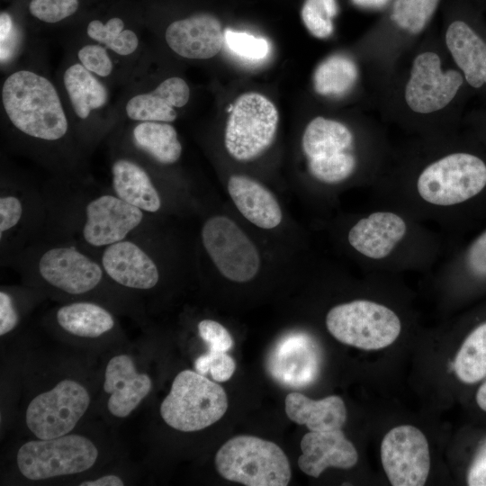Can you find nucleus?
I'll use <instances>...</instances> for the list:
<instances>
[{
  "instance_id": "nucleus-1",
  "label": "nucleus",
  "mask_w": 486,
  "mask_h": 486,
  "mask_svg": "<svg viewBox=\"0 0 486 486\" xmlns=\"http://www.w3.org/2000/svg\"><path fill=\"white\" fill-rule=\"evenodd\" d=\"M372 204L401 211L459 241L486 223V146L472 136L382 173L372 186Z\"/></svg>"
},
{
  "instance_id": "nucleus-2",
  "label": "nucleus",
  "mask_w": 486,
  "mask_h": 486,
  "mask_svg": "<svg viewBox=\"0 0 486 486\" xmlns=\"http://www.w3.org/2000/svg\"><path fill=\"white\" fill-rule=\"evenodd\" d=\"M1 135L10 151L38 164L50 176L91 178L85 153L47 66H22L3 75Z\"/></svg>"
},
{
  "instance_id": "nucleus-3",
  "label": "nucleus",
  "mask_w": 486,
  "mask_h": 486,
  "mask_svg": "<svg viewBox=\"0 0 486 486\" xmlns=\"http://www.w3.org/2000/svg\"><path fill=\"white\" fill-rule=\"evenodd\" d=\"M44 187L48 224L43 238L71 240L98 256L106 247L150 228L151 215L126 202L111 188L97 187L92 177L50 176Z\"/></svg>"
},
{
  "instance_id": "nucleus-4",
  "label": "nucleus",
  "mask_w": 486,
  "mask_h": 486,
  "mask_svg": "<svg viewBox=\"0 0 486 486\" xmlns=\"http://www.w3.org/2000/svg\"><path fill=\"white\" fill-rule=\"evenodd\" d=\"M345 238L360 264L378 274L430 270L451 244L434 227L397 209L374 204L351 220Z\"/></svg>"
},
{
  "instance_id": "nucleus-5",
  "label": "nucleus",
  "mask_w": 486,
  "mask_h": 486,
  "mask_svg": "<svg viewBox=\"0 0 486 486\" xmlns=\"http://www.w3.org/2000/svg\"><path fill=\"white\" fill-rule=\"evenodd\" d=\"M6 266L15 267L32 281L71 296L87 295L112 282L96 255L67 239L40 238Z\"/></svg>"
},
{
  "instance_id": "nucleus-6",
  "label": "nucleus",
  "mask_w": 486,
  "mask_h": 486,
  "mask_svg": "<svg viewBox=\"0 0 486 486\" xmlns=\"http://www.w3.org/2000/svg\"><path fill=\"white\" fill-rule=\"evenodd\" d=\"M53 77L78 142L90 158L118 123L112 88L66 52Z\"/></svg>"
},
{
  "instance_id": "nucleus-7",
  "label": "nucleus",
  "mask_w": 486,
  "mask_h": 486,
  "mask_svg": "<svg viewBox=\"0 0 486 486\" xmlns=\"http://www.w3.org/2000/svg\"><path fill=\"white\" fill-rule=\"evenodd\" d=\"M48 224L44 185L1 163L0 257L4 266L29 245L40 239Z\"/></svg>"
},
{
  "instance_id": "nucleus-8",
  "label": "nucleus",
  "mask_w": 486,
  "mask_h": 486,
  "mask_svg": "<svg viewBox=\"0 0 486 486\" xmlns=\"http://www.w3.org/2000/svg\"><path fill=\"white\" fill-rule=\"evenodd\" d=\"M146 30L140 0H104L64 32L103 45L136 75L151 55L144 40Z\"/></svg>"
},
{
  "instance_id": "nucleus-9",
  "label": "nucleus",
  "mask_w": 486,
  "mask_h": 486,
  "mask_svg": "<svg viewBox=\"0 0 486 486\" xmlns=\"http://www.w3.org/2000/svg\"><path fill=\"white\" fill-rule=\"evenodd\" d=\"M147 64L122 88L115 99L118 123L126 122H173L191 98V88L177 75L158 78ZM117 123V124H118ZM117 126V125H116Z\"/></svg>"
},
{
  "instance_id": "nucleus-10",
  "label": "nucleus",
  "mask_w": 486,
  "mask_h": 486,
  "mask_svg": "<svg viewBox=\"0 0 486 486\" xmlns=\"http://www.w3.org/2000/svg\"><path fill=\"white\" fill-rule=\"evenodd\" d=\"M328 331L339 342L363 350L384 348L400 335L402 320L388 304L370 298L338 303L325 318Z\"/></svg>"
},
{
  "instance_id": "nucleus-11",
  "label": "nucleus",
  "mask_w": 486,
  "mask_h": 486,
  "mask_svg": "<svg viewBox=\"0 0 486 486\" xmlns=\"http://www.w3.org/2000/svg\"><path fill=\"white\" fill-rule=\"evenodd\" d=\"M220 475L247 486H286L291 466L283 449L274 442L241 435L223 444L215 455Z\"/></svg>"
},
{
  "instance_id": "nucleus-12",
  "label": "nucleus",
  "mask_w": 486,
  "mask_h": 486,
  "mask_svg": "<svg viewBox=\"0 0 486 486\" xmlns=\"http://www.w3.org/2000/svg\"><path fill=\"white\" fill-rule=\"evenodd\" d=\"M228 409L224 389L192 370L178 373L160 405L163 420L183 432L202 430L220 420Z\"/></svg>"
},
{
  "instance_id": "nucleus-13",
  "label": "nucleus",
  "mask_w": 486,
  "mask_h": 486,
  "mask_svg": "<svg viewBox=\"0 0 486 486\" xmlns=\"http://www.w3.org/2000/svg\"><path fill=\"white\" fill-rule=\"evenodd\" d=\"M98 456L94 443L86 436L71 434L32 440L23 444L16 455L20 472L32 481L83 472Z\"/></svg>"
},
{
  "instance_id": "nucleus-14",
  "label": "nucleus",
  "mask_w": 486,
  "mask_h": 486,
  "mask_svg": "<svg viewBox=\"0 0 486 486\" xmlns=\"http://www.w3.org/2000/svg\"><path fill=\"white\" fill-rule=\"evenodd\" d=\"M278 122V111L266 96L256 92L239 95L226 124L227 151L240 161L258 157L272 144Z\"/></svg>"
},
{
  "instance_id": "nucleus-15",
  "label": "nucleus",
  "mask_w": 486,
  "mask_h": 486,
  "mask_svg": "<svg viewBox=\"0 0 486 486\" xmlns=\"http://www.w3.org/2000/svg\"><path fill=\"white\" fill-rule=\"evenodd\" d=\"M201 238L206 253L227 279L245 283L258 273L260 256L256 246L230 219L209 218L203 223Z\"/></svg>"
},
{
  "instance_id": "nucleus-16",
  "label": "nucleus",
  "mask_w": 486,
  "mask_h": 486,
  "mask_svg": "<svg viewBox=\"0 0 486 486\" xmlns=\"http://www.w3.org/2000/svg\"><path fill=\"white\" fill-rule=\"evenodd\" d=\"M90 404L86 389L73 380H63L51 390L37 395L25 413L27 427L39 439L68 434Z\"/></svg>"
},
{
  "instance_id": "nucleus-17",
  "label": "nucleus",
  "mask_w": 486,
  "mask_h": 486,
  "mask_svg": "<svg viewBox=\"0 0 486 486\" xmlns=\"http://www.w3.org/2000/svg\"><path fill=\"white\" fill-rule=\"evenodd\" d=\"M381 461L392 485L422 486L430 470L428 440L414 426L395 427L382 438Z\"/></svg>"
},
{
  "instance_id": "nucleus-18",
  "label": "nucleus",
  "mask_w": 486,
  "mask_h": 486,
  "mask_svg": "<svg viewBox=\"0 0 486 486\" xmlns=\"http://www.w3.org/2000/svg\"><path fill=\"white\" fill-rule=\"evenodd\" d=\"M464 83L459 70L443 71L439 56L426 51L413 60L405 87V101L409 108L417 113L435 112L447 106Z\"/></svg>"
},
{
  "instance_id": "nucleus-19",
  "label": "nucleus",
  "mask_w": 486,
  "mask_h": 486,
  "mask_svg": "<svg viewBox=\"0 0 486 486\" xmlns=\"http://www.w3.org/2000/svg\"><path fill=\"white\" fill-rule=\"evenodd\" d=\"M106 142L108 147L131 153L153 168L176 164L183 152L177 130L170 122H121Z\"/></svg>"
},
{
  "instance_id": "nucleus-20",
  "label": "nucleus",
  "mask_w": 486,
  "mask_h": 486,
  "mask_svg": "<svg viewBox=\"0 0 486 486\" xmlns=\"http://www.w3.org/2000/svg\"><path fill=\"white\" fill-rule=\"evenodd\" d=\"M322 352L317 340L305 332H292L271 347L266 371L283 386L302 388L312 384L321 370Z\"/></svg>"
},
{
  "instance_id": "nucleus-21",
  "label": "nucleus",
  "mask_w": 486,
  "mask_h": 486,
  "mask_svg": "<svg viewBox=\"0 0 486 486\" xmlns=\"http://www.w3.org/2000/svg\"><path fill=\"white\" fill-rule=\"evenodd\" d=\"M160 36L166 48L186 60H206L216 56L224 40L221 23L203 12L177 16L161 23Z\"/></svg>"
},
{
  "instance_id": "nucleus-22",
  "label": "nucleus",
  "mask_w": 486,
  "mask_h": 486,
  "mask_svg": "<svg viewBox=\"0 0 486 486\" xmlns=\"http://www.w3.org/2000/svg\"><path fill=\"white\" fill-rule=\"evenodd\" d=\"M108 148L112 191L148 215L160 212L164 200L153 168L131 153L114 147Z\"/></svg>"
},
{
  "instance_id": "nucleus-23",
  "label": "nucleus",
  "mask_w": 486,
  "mask_h": 486,
  "mask_svg": "<svg viewBox=\"0 0 486 486\" xmlns=\"http://www.w3.org/2000/svg\"><path fill=\"white\" fill-rule=\"evenodd\" d=\"M438 279L451 289H486V223L463 243L452 244L438 263Z\"/></svg>"
},
{
  "instance_id": "nucleus-24",
  "label": "nucleus",
  "mask_w": 486,
  "mask_h": 486,
  "mask_svg": "<svg viewBox=\"0 0 486 486\" xmlns=\"http://www.w3.org/2000/svg\"><path fill=\"white\" fill-rule=\"evenodd\" d=\"M21 14L6 4L0 11V68L5 75L18 67L46 63V47Z\"/></svg>"
},
{
  "instance_id": "nucleus-25",
  "label": "nucleus",
  "mask_w": 486,
  "mask_h": 486,
  "mask_svg": "<svg viewBox=\"0 0 486 486\" xmlns=\"http://www.w3.org/2000/svg\"><path fill=\"white\" fill-rule=\"evenodd\" d=\"M14 7L30 30L40 35L64 32L86 17L104 0H2Z\"/></svg>"
},
{
  "instance_id": "nucleus-26",
  "label": "nucleus",
  "mask_w": 486,
  "mask_h": 486,
  "mask_svg": "<svg viewBox=\"0 0 486 486\" xmlns=\"http://www.w3.org/2000/svg\"><path fill=\"white\" fill-rule=\"evenodd\" d=\"M299 468L307 475L318 478L327 468L349 469L356 465L358 454L341 429L310 431L301 440Z\"/></svg>"
},
{
  "instance_id": "nucleus-27",
  "label": "nucleus",
  "mask_w": 486,
  "mask_h": 486,
  "mask_svg": "<svg viewBox=\"0 0 486 486\" xmlns=\"http://www.w3.org/2000/svg\"><path fill=\"white\" fill-rule=\"evenodd\" d=\"M151 386L148 375L138 373L129 356H115L107 364L104 390L110 394L108 410L113 416H129L148 394Z\"/></svg>"
},
{
  "instance_id": "nucleus-28",
  "label": "nucleus",
  "mask_w": 486,
  "mask_h": 486,
  "mask_svg": "<svg viewBox=\"0 0 486 486\" xmlns=\"http://www.w3.org/2000/svg\"><path fill=\"white\" fill-rule=\"evenodd\" d=\"M446 47L472 89L486 88V39L468 22L456 20L447 28Z\"/></svg>"
},
{
  "instance_id": "nucleus-29",
  "label": "nucleus",
  "mask_w": 486,
  "mask_h": 486,
  "mask_svg": "<svg viewBox=\"0 0 486 486\" xmlns=\"http://www.w3.org/2000/svg\"><path fill=\"white\" fill-rule=\"evenodd\" d=\"M60 33L65 52L112 89L122 88L135 76L103 45L73 32Z\"/></svg>"
},
{
  "instance_id": "nucleus-30",
  "label": "nucleus",
  "mask_w": 486,
  "mask_h": 486,
  "mask_svg": "<svg viewBox=\"0 0 486 486\" xmlns=\"http://www.w3.org/2000/svg\"><path fill=\"white\" fill-rule=\"evenodd\" d=\"M229 194L239 212L262 229H273L281 223L283 214L274 194L259 182L241 175L230 176Z\"/></svg>"
},
{
  "instance_id": "nucleus-31",
  "label": "nucleus",
  "mask_w": 486,
  "mask_h": 486,
  "mask_svg": "<svg viewBox=\"0 0 486 486\" xmlns=\"http://www.w3.org/2000/svg\"><path fill=\"white\" fill-rule=\"evenodd\" d=\"M284 403L287 417L299 425H305L310 431L338 430L346 420L345 402L337 395L315 400L293 392L285 397Z\"/></svg>"
},
{
  "instance_id": "nucleus-32",
  "label": "nucleus",
  "mask_w": 486,
  "mask_h": 486,
  "mask_svg": "<svg viewBox=\"0 0 486 486\" xmlns=\"http://www.w3.org/2000/svg\"><path fill=\"white\" fill-rule=\"evenodd\" d=\"M308 160L331 158L356 152V138L344 123L318 116L306 126L302 139Z\"/></svg>"
},
{
  "instance_id": "nucleus-33",
  "label": "nucleus",
  "mask_w": 486,
  "mask_h": 486,
  "mask_svg": "<svg viewBox=\"0 0 486 486\" xmlns=\"http://www.w3.org/2000/svg\"><path fill=\"white\" fill-rule=\"evenodd\" d=\"M55 319L63 330L80 338H98L112 330L115 325L114 318L107 309L88 301H77L60 306Z\"/></svg>"
},
{
  "instance_id": "nucleus-34",
  "label": "nucleus",
  "mask_w": 486,
  "mask_h": 486,
  "mask_svg": "<svg viewBox=\"0 0 486 486\" xmlns=\"http://www.w3.org/2000/svg\"><path fill=\"white\" fill-rule=\"evenodd\" d=\"M454 370L457 378L468 384L486 376V319L469 332L459 348Z\"/></svg>"
},
{
  "instance_id": "nucleus-35",
  "label": "nucleus",
  "mask_w": 486,
  "mask_h": 486,
  "mask_svg": "<svg viewBox=\"0 0 486 486\" xmlns=\"http://www.w3.org/2000/svg\"><path fill=\"white\" fill-rule=\"evenodd\" d=\"M358 71L355 62L344 55H332L315 69L313 86L321 95L338 96L355 85Z\"/></svg>"
},
{
  "instance_id": "nucleus-36",
  "label": "nucleus",
  "mask_w": 486,
  "mask_h": 486,
  "mask_svg": "<svg viewBox=\"0 0 486 486\" xmlns=\"http://www.w3.org/2000/svg\"><path fill=\"white\" fill-rule=\"evenodd\" d=\"M438 3L439 0H395L391 18L400 29L418 34L431 19Z\"/></svg>"
},
{
  "instance_id": "nucleus-37",
  "label": "nucleus",
  "mask_w": 486,
  "mask_h": 486,
  "mask_svg": "<svg viewBox=\"0 0 486 486\" xmlns=\"http://www.w3.org/2000/svg\"><path fill=\"white\" fill-rule=\"evenodd\" d=\"M337 14L336 0H305L301 12L305 27L319 39H326L332 34V19Z\"/></svg>"
},
{
  "instance_id": "nucleus-38",
  "label": "nucleus",
  "mask_w": 486,
  "mask_h": 486,
  "mask_svg": "<svg viewBox=\"0 0 486 486\" xmlns=\"http://www.w3.org/2000/svg\"><path fill=\"white\" fill-rule=\"evenodd\" d=\"M224 41L230 51L246 59H263L270 52L269 42L265 38L243 32L227 29Z\"/></svg>"
},
{
  "instance_id": "nucleus-39",
  "label": "nucleus",
  "mask_w": 486,
  "mask_h": 486,
  "mask_svg": "<svg viewBox=\"0 0 486 486\" xmlns=\"http://www.w3.org/2000/svg\"><path fill=\"white\" fill-rule=\"evenodd\" d=\"M194 368L197 373L202 375L210 373L215 382H223L233 375L236 364L227 352L209 350L197 357Z\"/></svg>"
},
{
  "instance_id": "nucleus-40",
  "label": "nucleus",
  "mask_w": 486,
  "mask_h": 486,
  "mask_svg": "<svg viewBox=\"0 0 486 486\" xmlns=\"http://www.w3.org/2000/svg\"><path fill=\"white\" fill-rule=\"evenodd\" d=\"M198 333L211 351L228 352L233 346V338L228 329L212 320H202L198 325Z\"/></svg>"
},
{
  "instance_id": "nucleus-41",
  "label": "nucleus",
  "mask_w": 486,
  "mask_h": 486,
  "mask_svg": "<svg viewBox=\"0 0 486 486\" xmlns=\"http://www.w3.org/2000/svg\"><path fill=\"white\" fill-rule=\"evenodd\" d=\"M19 320L20 314L12 294L2 289L0 291V335L4 336L14 330Z\"/></svg>"
},
{
  "instance_id": "nucleus-42",
  "label": "nucleus",
  "mask_w": 486,
  "mask_h": 486,
  "mask_svg": "<svg viewBox=\"0 0 486 486\" xmlns=\"http://www.w3.org/2000/svg\"><path fill=\"white\" fill-rule=\"evenodd\" d=\"M123 484L119 476L109 474L96 480L83 482L80 486H122Z\"/></svg>"
},
{
  "instance_id": "nucleus-43",
  "label": "nucleus",
  "mask_w": 486,
  "mask_h": 486,
  "mask_svg": "<svg viewBox=\"0 0 486 486\" xmlns=\"http://www.w3.org/2000/svg\"><path fill=\"white\" fill-rule=\"evenodd\" d=\"M355 4L364 8H381L390 0H351Z\"/></svg>"
},
{
  "instance_id": "nucleus-44",
  "label": "nucleus",
  "mask_w": 486,
  "mask_h": 486,
  "mask_svg": "<svg viewBox=\"0 0 486 486\" xmlns=\"http://www.w3.org/2000/svg\"><path fill=\"white\" fill-rule=\"evenodd\" d=\"M475 400L479 408L486 412V380L479 387Z\"/></svg>"
},
{
  "instance_id": "nucleus-45",
  "label": "nucleus",
  "mask_w": 486,
  "mask_h": 486,
  "mask_svg": "<svg viewBox=\"0 0 486 486\" xmlns=\"http://www.w3.org/2000/svg\"><path fill=\"white\" fill-rule=\"evenodd\" d=\"M473 136L486 146V123L480 124Z\"/></svg>"
}]
</instances>
